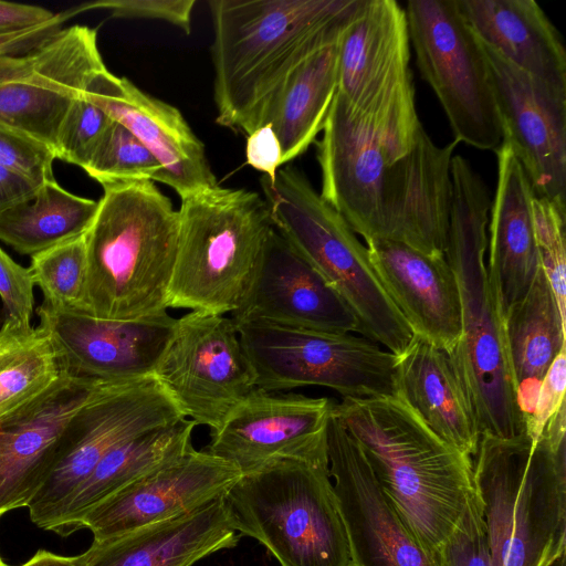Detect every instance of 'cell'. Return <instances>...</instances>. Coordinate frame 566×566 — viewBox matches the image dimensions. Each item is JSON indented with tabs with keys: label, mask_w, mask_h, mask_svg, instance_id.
<instances>
[{
	"label": "cell",
	"mask_w": 566,
	"mask_h": 566,
	"mask_svg": "<svg viewBox=\"0 0 566 566\" xmlns=\"http://www.w3.org/2000/svg\"><path fill=\"white\" fill-rule=\"evenodd\" d=\"M359 0H210L216 122L264 126L292 74L339 41Z\"/></svg>",
	"instance_id": "1"
},
{
	"label": "cell",
	"mask_w": 566,
	"mask_h": 566,
	"mask_svg": "<svg viewBox=\"0 0 566 566\" xmlns=\"http://www.w3.org/2000/svg\"><path fill=\"white\" fill-rule=\"evenodd\" d=\"M333 413L396 513L437 556L475 493L472 459L438 437L398 394L343 398Z\"/></svg>",
	"instance_id": "2"
},
{
	"label": "cell",
	"mask_w": 566,
	"mask_h": 566,
	"mask_svg": "<svg viewBox=\"0 0 566 566\" xmlns=\"http://www.w3.org/2000/svg\"><path fill=\"white\" fill-rule=\"evenodd\" d=\"M452 202L446 259L461 302V337L449 353L481 433L510 438L524 431L511 374L504 314L490 282L486 250L491 199L462 156L451 163Z\"/></svg>",
	"instance_id": "3"
},
{
	"label": "cell",
	"mask_w": 566,
	"mask_h": 566,
	"mask_svg": "<svg viewBox=\"0 0 566 566\" xmlns=\"http://www.w3.org/2000/svg\"><path fill=\"white\" fill-rule=\"evenodd\" d=\"M565 411L537 439L481 433L473 482L493 566H555L565 556Z\"/></svg>",
	"instance_id": "4"
},
{
	"label": "cell",
	"mask_w": 566,
	"mask_h": 566,
	"mask_svg": "<svg viewBox=\"0 0 566 566\" xmlns=\"http://www.w3.org/2000/svg\"><path fill=\"white\" fill-rule=\"evenodd\" d=\"M84 233L85 315L136 321L168 312L179 213L153 180L104 186Z\"/></svg>",
	"instance_id": "5"
},
{
	"label": "cell",
	"mask_w": 566,
	"mask_h": 566,
	"mask_svg": "<svg viewBox=\"0 0 566 566\" xmlns=\"http://www.w3.org/2000/svg\"><path fill=\"white\" fill-rule=\"evenodd\" d=\"M223 503L234 531L280 566H354L328 457L274 460L242 473Z\"/></svg>",
	"instance_id": "6"
},
{
	"label": "cell",
	"mask_w": 566,
	"mask_h": 566,
	"mask_svg": "<svg viewBox=\"0 0 566 566\" xmlns=\"http://www.w3.org/2000/svg\"><path fill=\"white\" fill-rule=\"evenodd\" d=\"M261 188L274 229L342 296L364 337L401 355L413 338L369 260L368 251L343 217L293 166L280 168Z\"/></svg>",
	"instance_id": "7"
},
{
	"label": "cell",
	"mask_w": 566,
	"mask_h": 566,
	"mask_svg": "<svg viewBox=\"0 0 566 566\" xmlns=\"http://www.w3.org/2000/svg\"><path fill=\"white\" fill-rule=\"evenodd\" d=\"M178 213L168 308L232 313L274 229L264 198L218 185L181 199Z\"/></svg>",
	"instance_id": "8"
},
{
	"label": "cell",
	"mask_w": 566,
	"mask_h": 566,
	"mask_svg": "<svg viewBox=\"0 0 566 566\" xmlns=\"http://www.w3.org/2000/svg\"><path fill=\"white\" fill-rule=\"evenodd\" d=\"M409 62L405 9L395 0H359L338 42L337 93L389 163L412 148L422 128Z\"/></svg>",
	"instance_id": "9"
},
{
	"label": "cell",
	"mask_w": 566,
	"mask_h": 566,
	"mask_svg": "<svg viewBox=\"0 0 566 566\" xmlns=\"http://www.w3.org/2000/svg\"><path fill=\"white\" fill-rule=\"evenodd\" d=\"M237 328L256 388L318 386L357 399L397 395V356L364 336L264 323Z\"/></svg>",
	"instance_id": "10"
},
{
	"label": "cell",
	"mask_w": 566,
	"mask_h": 566,
	"mask_svg": "<svg viewBox=\"0 0 566 566\" xmlns=\"http://www.w3.org/2000/svg\"><path fill=\"white\" fill-rule=\"evenodd\" d=\"M405 12L419 72L437 95L454 139L496 150L503 132L490 64L457 0H411Z\"/></svg>",
	"instance_id": "11"
},
{
	"label": "cell",
	"mask_w": 566,
	"mask_h": 566,
	"mask_svg": "<svg viewBox=\"0 0 566 566\" xmlns=\"http://www.w3.org/2000/svg\"><path fill=\"white\" fill-rule=\"evenodd\" d=\"M182 419L154 376L105 382L72 420L59 462L27 506L31 521L55 532L76 490L113 448Z\"/></svg>",
	"instance_id": "12"
},
{
	"label": "cell",
	"mask_w": 566,
	"mask_h": 566,
	"mask_svg": "<svg viewBox=\"0 0 566 566\" xmlns=\"http://www.w3.org/2000/svg\"><path fill=\"white\" fill-rule=\"evenodd\" d=\"M105 69L97 29L80 24L22 53L0 55V125L54 150L70 107Z\"/></svg>",
	"instance_id": "13"
},
{
	"label": "cell",
	"mask_w": 566,
	"mask_h": 566,
	"mask_svg": "<svg viewBox=\"0 0 566 566\" xmlns=\"http://www.w3.org/2000/svg\"><path fill=\"white\" fill-rule=\"evenodd\" d=\"M154 377L186 419L210 431L256 388L231 318L203 312L177 318Z\"/></svg>",
	"instance_id": "14"
},
{
	"label": "cell",
	"mask_w": 566,
	"mask_h": 566,
	"mask_svg": "<svg viewBox=\"0 0 566 566\" xmlns=\"http://www.w3.org/2000/svg\"><path fill=\"white\" fill-rule=\"evenodd\" d=\"M334 401L326 397L253 389L210 431L208 452L241 473L271 461L327 458V424Z\"/></svg>",
	"instance_id": "15"
},
{
	"label": "cell",
	"mask_w": 566,
	"mask_h": 566,
	"mask_svg": "<svg viewBox=\"0 0 566 566\" xmlns=\"http://www.w3.org/2000/svg\"><path fill=\"white\" fill-rule=\"evenodd\" d=\"M326 441L353 565L441 566L390 505L360 447L333 412Z\"/></svg>",
	"instance_id": "16"
},
{
	"label": "cell",
	"mask_w": 566,
	"mask_h": 566,
	"mask_svg": "<svg viewBox=\"0 0 566 566\" xmlns=\"http://www.w3.org/2000/svg\"><path fill=\"white\" fill-rule=\"evenodd\" d=\"M482 45L503 140L523 166L535 197L566 207V91L536 80Z\"/></svg>",
	"instance_id": "17"
},
{
	"label": "cell",
	"mask_w": 566,
	"mask_h": 566,
	"mask_svg": "<svg viewBox=\"0 0 566 566\" xmlns=\"http://www.w3.org/2000/svg\"><path fill=\"white\" fill-rule=\"evenodd\" d=\"M239 327L264 323L329 333H359L352 308L327 281L273 229L247 290L230 313Z\"/></svg>",
	"instance_id": "18"
},
{
	"label": "cell",
	"mask_w": 566,
	"mask_h": 566,
	"mask_svg": "<svg viewBox=\"0 0 566 566\" xmlns=\"http://www.w3.org/2000/svg\"><path fill=\"white\" fill-rule=\"evenodd\" d=\"M241 475L229 461L192 448L95 505L81 528L101 541L172 518L223 496Z\"/></svg>",
	"instance_id": "19"
},
{
	"label": "cell",
	"mask_w": 566,
	"mask_h": 566,
	"mask_svg": "<svg viewBox=\"0 0 566 566\" xmlns=\"http://www.w3.org/2000/svg\"><path fill=\"white\" fill-rule=\"evenodd\" d=\"M85 95L151 153L160 165L156 181L172 188L180 199L218 186L205 145L175 106L107 67L92 80Z\"/></svg>",
	"instance_id": "20"
},
{
	"label": "cell",
	"mask_w": 566,
	"mask_h": 566,
	"mask_svg": "<svg viewBox=\"0 0 566 566\" xmlns=\"http://www.w3.org/2000/svg\"><path fill=\"white\" fill-rule=\"evenodd\" d=\"M458 140L440 147L422 127L412 148L385 172L377 239L444 256L452 202L451 163Z\"/></svg>",
	"instance_id": "21"
},
{
	"label": "cell",
	"mask_w": 566,
	"mask_h": 566,
	"mask_svg": "<svg viewBox=\"0 0 566 566\" xmlns=\"http://www.w3.org/2000/svg\"><path fill=\"white\" fill-rule=\"evenodd\" d=\"M65 357L71 375L105 381L154 376L177 318L168 312L136 321H106L85 314L36 308Z\"/></svg>",
	"instance_id": "22"
},
{
	"label": "cell",
	"mask_w": 566,
	"mask_h": 566,
	"mask_svg": "<svg viewBox=\"0 0 566 566\" xmlns=\"http://www.w3.org/2000/svg\"><path fill=\"white\" fill-rule=\"evenodd\" d=\"M105 382L70 375L40 403L0 426V517L29 505L59 462L72 420Z\"/></svg>",
	"instance_id": "23"
},
{
	"label": "cell",
	"mask_w": 566,
	"mask_h": 566,
	"mask_svg": "<svg viewBox=\"0 0 566 566\" xmlns=\"http://www.w3.org/2000/svg\"><path fill=\"white\" fill-rule=\"evenodd\" d=\"M316 143L321 197L365 242L377 239L387 165L371 130L336 93Z\"/></svg>",
	"instance_id": "24"
},
{
	"label": "cell",
	"mask_w": 566,
	"mask_h": 566,
	"mask_svg": "<svg viewBox=\"0 0 566 566\" xmlns=\"http://www.w3.org/2000/svg\"><path fill=\"white\" fill-rule=\"evenodd\" d=\"M366 248L379 282L413 335L450 353L461 337V302L446 255L385 239L366 241Z\"/></svg>",
	"instance_id": "25"
},
{
	"label": "cell",
	"mask_w": 566,
	"mask_h": 566,
	"mask_svg": "<svg viewBox=\"0 0 566 566\" xmlns=\"http://www.w3.org/2000/svg\"><path fill=\"white\" fill-rule=\"evenodd\" d=\"M240 537L221 496L186 514L93 541L82 555L87 566H193L237 546Z\"/></svg>",
	"instance_id": "26"
},
{
	"label": "cell",
	"mask_w": 566,
	"mask_h": 566,
	"mask_svg": "<svg viewBox=\"0 0 566 566\" xmlns=\"http://www.w3.org/2000/svg\"><path fill=\"white\" fill-rule=\"evenodd\" d=\"M497 155V184L491 202L488 272L503 314L531 287L541 266L533 222L535 198L530 179L502 140Z\"/></svg>",
	"instance_id": "27"
},
{
	"label": "cell",
	"mask_w": 566,
	"mask_h": 566,
	"mask_svg": "<svg viewBox=\"0 0 566 566\" xmlns=\"http://www.w3.org/2000/svg\"><path fill=\"white\" fill-rule=\"evenodd\" d=\"M479 40L528 75L566 91L559 32L534 0H457Z\"/></svg>",
	"instance_id": "28"
},
{
	"label": "cell",
	"mask_w": 566,
	"mask_h": 566,
	"mask_svg": "<svg viewBox=\"0 0 566 566\" xmlns=\"http://www.w3.org/2000/svg\"><path fill=\"white\" fill-rule=\"evenodd\" d=\"M397 394L443 441L470 457L481 431L448 350L413 335L396 361Z\"/></svg>",
	"instance_id": "29"
},
{
	"label": "cell",
	"mask_w": 566,
	"mask_h": 566,
	"mask_svg": "<svg viewBox=\"0 0 566 566\" xmlns=\"http://www.w3.org/2000/svg\"><path fill=\"white\" fill-rule=\"evenodd\" d=\"M565 323L539 266L526 294L504 314L511 374L524 419L532 413L541 382L565 348Z\"/></svg>",
	"instance_id": "30"
},
{
	"label": "cell",
	"mask_w": 566,
	"mask_h": 566,
	"mask_svg": "<svg viewBox=\"0 0 566 566\" xmlns=\"http://www.w3.org/2000/svg\"><path fill=\"white\" fill-rule=\"evenodd\" d=\"M195 427L182 419L113 448L76 490L55 533L67 536L80 530L82 518L95 505L192 449Z\"/></svg>",
	"instance_id": "31"
},
{
	"label": "cell",
	"mask_w": 566,
	"mask_h": 566,
	"mask_svg": "<svg viewBox=\"0 0 566 566\" xmlns=\"http://www.w3.org/2000/svg\"><path fill=\"white\" fill-rule=\"evenodd\" d=\"M338 42L313 54L292 74L266 118L281 144L282 165L304 154L323 130L337 93Z\"/></svg>",
	"instance_id": "32"
},
{
	"label": "cell",
	"mask_w": 566,
	"mask_h": 566,
	"mask_svg": "<svg viewBox=\"0 0 566 566\" xmlns=\"http://www.w3.org/2000/svg\"><path fill=\"white\" fill-rule=\"evenodd\" d=\"M98 201L69 192L55 180L0 212V241L21 254L34 255L83 235L92 224Z\"/></svg>",
	"instance_id": "33"
},
{
	"label": "cell",
	"mask_w": 566,
	"mask_h": 566,
	"mask_svg": "<svg viewBox=\"0 0 566 566\" xmlns=\"http://www.w3.org/2000/svg\"><path fill=\"white\" fill-rule=\"evenodd\" d=\"M70 375L62 349L40 321L31 338L0 363V426L40 403Z\"/></svg>",
	"instance_id": "34"
},
{
	"label": "cell",
	"mask_w": 566,
	"mask_h": 566,
	"mask_svg": "<svg viewBox=\"0 0 566 566\" xmlns=\"http://www.w3.org/2000/svg\"><path fill=\"white\" fill-rule=\"evenodd\" d=\"M34 285L43 295L42 307L57 314H83L87 261L84 234L31 256Z\"/></svg>",
	"instance_id": "35"
},
{
	"label": "cell",
	"mask_w": 566,
	"mask_h": 566,
	"mask_svg": "<svg viewBox=\"0 0 566 566\" xmlns=\"http://www.w3.org/2000/svg\"><path fill=\"white\" fill-rule=\"evenodd\" d=\"M83 170L104 187L138 180L156 181L160 165L127 128L113 120Z\"/></svg>",
	"instance_id": "36"
},
{
	"label": "cell",
	"mask_w": 566,
	"mask_h": 566,
	"mask_svg": "<svg viewBox=\"0 0 566 566\" xmlns=\"http://www.w3.org/2000/svg\"><path fill=\"white\" fill-rule=\"evenodd\" d=\"M533 222L541 268L566 318V207L535 197Z\"/></svg>",
	"instance_id": "37"
},
{
	"label": "cell",
	"mask_w": 566,
	"mask_h": 566,
	"mask_svg": "<svg viewBox=\"0 0 566 566\" xmlns=\"http://www.w3.org/2000/svg\"><path fill=\"white\" fill-rule=\"evenodd\" d=\"M112 122L84 92L74 101L60 127L55 158L83 169Z\"/></svg>",
	"instance_id": "38"
},
{
	"label": "cell",
	"mask_w": 566,
	"mask_h": 566,
	"mask_svg": "<svg viewBox=\"0 0 566 566\" xmlns=\"http://www.w3.org/2000/svg\"><path fill=\"white\" fill-rule=\"evenodd\" d=\"M441 566H493L476 493L437 553Z\"/></svg>",
	"instance_id": "39"
},
{
	"label": "cell",
	"mask_w": 566,
	"mask_h": 566,
	"mask_svg": "<svg viewBox=\"0 0 566 566\" xmlns=\"http://www.w3.org/2000/svg\"><path fill=\"white\" fill-rule=\"evenodd\" d=\"M54 150L46 144L0 125V166L36 184L54 181Z\"/></svg>",
	"instance_id": "40"
},
{
	"label": "cell",
	"mask_w": 566,
	"mask_h": 566,
	"mask_svg": "<svg viewBox=\"0 0 566 566\" xmlns=\"http://www.w3.org/2000/svg\"><path fill=\"white\" fill-rule=\"evenodd\" d=\"M195 3V0H97L70 9L69 12L73 17L82 11L103 9L113 18L165 21L189 34Z\"/></svg>",
	"instance_id": "41"
},
{
	"label": "cell",
	"mask_w": 566,
	"mask_h": 566,
	"mask_svg": "<svg viewBox=\"0 0 566 566\" xmlns=\"http://www.w3.org/2000/svg\"><path fill=\"white\" fill-rule=\"evenodd\" d=\"M34 282L29 268L17 263L0 247V298L10 318L30 328L34 312Z\"/></svg>",
	"instance_id": "42"
},
{
	"label": "cell",
	"mask_w": 566,
	"mask_h": 566,
	"mask_svg": "<svg viewBox=\"0 0 566 566\" xmlns=\"http://www.w3.org/2000/svg\"><path fill=\"white\" fill-rule=\"evenodd\" d=\"M566 347L563 348L544 376L532 413L525 420V431L537 439L549 419L565 405Z\"/></svg>",
	"instance_id": "43"
},
{
	"label": "cell",
	"mask_w": 566,
	"mask_h": 566,
	"mask_svg": "<svg viewBox=\"0 0 566 566\" xmlns=\"http://www.w3.org/2000/svg\"><path fill=\"white\" fill-rule=\"evenodd\" d=\"M247 163L273 181L282 166V148L272 126L266 124L253 130L247 138Z\"/></svg>",
	"instance_id": "44"
},
{
	"label": "cell",
	"mask_w": 566,
	"mask_h": 566,
	"mask_svg": "<svg viewBox=\"0 0 566 566\" xmlns=\"http://www.w3.org/2000/svg\"><path fill=\"white\" fill-rule=\"evenodd\" d=\"M71 18L67 11L55 15L41 24L22 30L0 34V55L17 54L30 50L54 34L61 25Z\"/></svg>",
	"instance_id": "45"
},
{
	"label": "cell",
	"mask_w": 566,
	"mask_h": 566,
	"mask_svg": "<svg viewBox=\"0 0 566 566\" xmlns=\"http://www.w3.org/2000/svg\"><path fill=\"white\" fill-rule=\"evenodd\" d=\"M54 15L52 11L39 6L0 0V34L44 23Z\"/></svg>",
	"instance_id": "46"
},
{
	"label": "cell",
	"mask_w": 566,
	"mask_h": 566,
	"mask_svg": "<svg viewBox=\"0 0 566 566\" xmlns=\"http://www.w3.org/2000/svg\"><path fill=\"white\" fill-rule=\"evenodd\" d=\"M41 186L0 166V212L32 198Z\"/></svg>",
	"instance_id": "47"
},
{
	"label": "cell",
	"mask_w": 566,
	"mask_h": 566,
	"mask_svg": "<svg viewBox=\"0 0 566 566\" xmlns=\"http://www.w3.org/2000/svg\"><path fill=\"white\" fill-rule=\"evenodd\" d=\"M35 326L23 327L10 318H6L0 327V363L28 342Z\"/></svg>",
	"instance_id": "48"
},
{
	"label": "cell",
	"mask_w": 566,
	"mask_h": 566,
	"mask_svg": "<svg viewBox=\"0 0 566 566\" xmlns=\"http://www.w3.org/2000/svg\"><path fill=\"white\" fill-rule=\"evenodd\" d=\"M20 566H87L83 555L61 556L40 549Z\"/></svg>",
	"instance_id": "49"
},
{
	"label": "cell",
	"mask_w": 566,
	"mask_h": 566,
	"mask_svg": "<svg viewBox=\"0 0 566 566\" xmlns=\"http://www.w3.org/2000/svg\"><path fill=\"white\" fill-rule=\"evenodd\" d=\"M555 566H565V556H564V557H562V558L556 563V565H555Z\"/></svg>",
	"instance_id": "50"
},
{
	"label": "cell",
	"mask_w": 566,
	"mask_h": 566,
	"mask_svg": "<svg viewBox=\"0 0 566 566\" xmlns=\"http://www.w3.org/2000/svg\"><path fill=\"white\" fill-rule=\"evenodd\" d=\"M0 566H8L3 560L2 558L0 557Z\"/></svg>",
	"instance_id": "51"
}]
</instances>
